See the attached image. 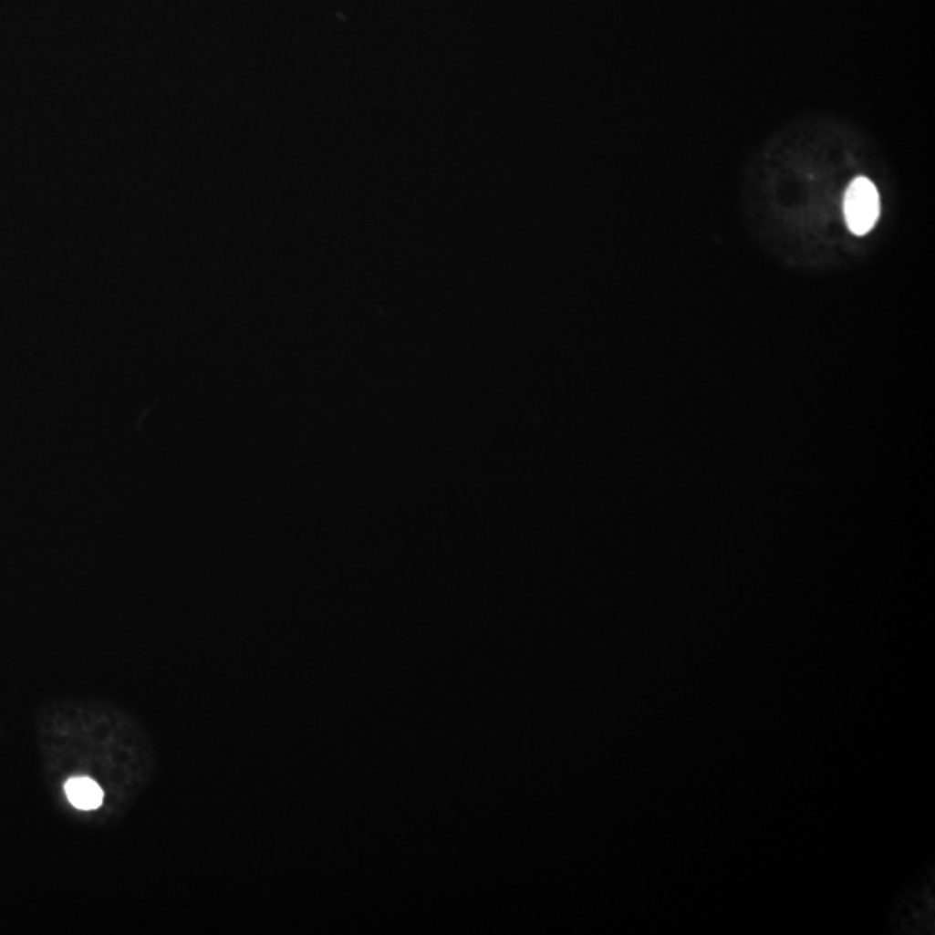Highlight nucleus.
I'll return each mask as SVG.
<instances>
[{
	"mask_svg": "<svg viewBox=\"0 0 935 935\" xmlns=\"http://www.w3.org/2000/svg\"><path fill=\"white\" fill-rule=\"evenodd\" d=\"M66 797L71 804L83 811L98 809L102 802V790L90 778H71L65 785Z\"/></svg>",
	"mask_w": 935,
	"mask_h": 935,
	"instance_id": "2",
	"label": "nucleus"
},
{
	"mask_svg": "<svg viewBox=\"0 0 935 935\" xmlns=\"http://www.w3.org/2000/svg\"><path fill=\"white\" fill-rule=\"evenodd\" d=\"M844 214L854 234L861 236L873 229L880 215V197L873 182L866 177L853 181L844 197Z\"/></svg>",
	"mask_w": 935,
	"mask_h": 935,
	"instance_id": "1",
	"label": "nucleus"
}]
</instances>
